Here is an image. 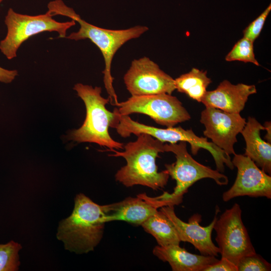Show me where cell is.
I'll return each instance as SVG.
<instances>
[{"label": "cell", "instance_id": "obj_1", "mask_svg": "<svg viewBox=\"0 0 271 271\" xmlns=\"http://www.w3.org/2000/svg\"><path fill=\"white\" fill-rule=\"evenodd\" d=\"M137 137L136 141L124 145L123 152L107 150L114 153L109 156L121 157L126 162L115 174L116 181L127 187L140 185L153 190L164 188L170 176L166 170L158 172L156 161L159 153L164 152L165 143L147 134Z\"/></svg>", "mask_w": 271, "mask_h": 271}, {"label": "cell", "instance_id": "obj_2", "mask_svg": "<svg viewBox=\"0 0 271 271\" xmlns=\"http://www.w3.org/2000/svg\"><path fill=\"white\" fill-rule=\"evenodd\" d=\"M105 223L103 205L79 193L75 198L71 215L59 222L57 237L63 242L66 249L87 253L99 243Z\"/></svg>", "mask_w": 271, "mask_h": 271}, {"label": "cell", "instance_id": "obj_3", "mask_svg": "<svg viewBox=\"0 0 271 271\" xmlns=\"http://www.w3.org/2000/svg\"><path fill=\"white\" fill-rule=\"evenodd\" d=\"M73 89L84 103L86 117L79 128L69 132L68 139L78 143H95L109 150H123L124 144L114 140L109 133L114 113L106 108L110 100L101 96V87L78 83Z\"/></svg>", "mask_w": 271, "mask_h": 271}, {"label": "cell", "instance_id": "obj_4", "mask_svg": "<svg viewBox=\"0 0 271 271\" xmlns=\"http://www.w3.org/2000/svg\"><path fill=\"white\" fill-rule=\"evenodd\" d=\"M113 111L115 115L110 127L115 128L121 137H129L131 134L138 136L145 133L163 143L187 142L190 144L191 152L194 155H196L201 149L209 151L214 160L216 170L219 172H224L225 165L231 170L234 168L229 156L212 142H208L206 137L196 135L191 129L186 130L181 126L158 128L134 121L128 115H120L116 107L114 108Z\"/></svg>", "mask_w": 271, "mask_h": 271}, {"label": "cell", "instance_id": "obj_5", "mask_svg": "<svg viewBox=\"0 0 271 271\" xmlns=\"http://www.w3.org/2000/svg\"><path fill=\"white\" fill-rule=\"evenodd\" d=\"M78 22L80 28L77 32H73L65 38L78 41L89 39L100 50L104 61L105 68L103 82L109 95L111 104L117 105V97L113 86V77L111 73L112 61L117 51L126 42L141 36L148 31L146 26H136L124 30H109L98 27L82 19L76 12L69 17Z\"/></svg>", "mask_w": 271, "mask_h": 271}, {"label": "cell", "instance_id": "obj_6", "mask_svg": "<svg viewBox=\"0 0 271 271\" xmlns=\"http://www.w3.org/2000/svg\"><path fill=\"white\" fill-rule=\"evenodd\" d=\"M164 152L174 153L176 159L175 162L165 165L169 176L176 182L174 191L172 193L164 192L158 196L166 206L180 204L188 189L202 179H212L220 186L227 185L228 179L226 175L198 163L192 158L187 151L186 142L164 144Z\"/></svg>", "mask_w": 271, "mask_h": 271}, {"label": "cell", "instance_id": "obj_7", "mask_svg": "<svg viewBox=\"0 0 271 271\" xmlns=\"http://www.w3.org/2000/svg\"><path fill=\"white\" fill-rule=\"evenodd\" d=\"M48 12L44 14L30 16L18 13L10 8L5 17L7 27L6 37L0 42V50L9 60L17 56L21 45L31 37L44 32H56L59 38H65L67 31L75 25L72 20L59 22L52 18Z\"/></svg>", "mask_w": 271, "mask_h": 271}, {"label": "cell", "instance_id": "obj_8", "mask_svg": "<svg viewBox=\"0 0 271 271\" xmlns=\"http://www.w3.org/2000/svg\"><path fill=\"white\" fill-rule=\"evenodd\" d=\"M116 106L120 115L133 113L150 116L157 123L167 127L189 120L191 116L175 96L167 93L131 96L126 100L118 102Z\"/></svg>", "mask_w": 271, "mask_h": 271}, {"label": "cell", "instance_id": "obj_9", "mask_svg": "<svg viewBox=\"0 0 271 271\" xmlns=\"http://www.w3.org/2000/svg\"><path fill=\"white\" fill-rule=\"evenodd\" d=\"M241 212L239 204L235 203L217 218L213 227L221 257L236 265L241 258L256 252L242 222Z\"/></svg>", "mask_w": 271, "mask_h": 271}, {"label": "cell", "instance_id": "obj_10", "mask_svg": "<svg viewBox=\"0 0 271 271\" xmlns=\"http://www.w3.org/2000/svg\"><path fill=\"white\" fill-rule=\"evenodd\" d=\"M123 81L131 96L172 94L176 89L174 79L147 57L131 62Z\"/></svg>", "mask_w": 271, "mask_h": 271}, {"label": "cell", "instance_id": "obj_11", "mask_svg": "<svg viewBox=\"0 0 271 271\" xmlns=\"http://www.w3.org/2000/svg\"><path fill=\"white\" fill-rule=\"evenodd\" d=\"M200 121L205 126L203 134L207 138L211 139L227 155L235 154L234 145L237 142V135L246 122L240 113L206 107L201 113Z\"/></svg>", "mask_w": 271, "mask_h": 271}, {"label": "cell", "instance_id": "obj_12", "mask_svg": "<svg viewBox=\"0 0 271 271\" xmlns=\"http://www.w3.org/2000/svg\"><path fill=\"white\" fill-rule=\"evenodd\" d=\"M231 162L237 168V176L232 186L223 193V201L227 202L234 198L244 196L271 198L270 175L244 155L234 154Z\"/></svg>", "mask_w": 271, "mask_h": 271}, {"label": "cell", "instance_id": "obj_13", "mask_svg": "<svg viewBox=\"0 0 271 271\" xmlns=\"http://www.w3.org/2000/svg\"><path fill=\"white\" fill-rule=\"evenodd\" d=\"M160 209L173 223L181 241L191 243L202 255L218 256L219 248L211 239L214 225L217 218L216 216L208 226H202L199 224L201 216L198 214L191 217L186 223L176 215L174 206H163Z\"/></svg>", "mask_w": 271, "mask_h": 271}, {"label": "cell", "instance_id": "obj_14", "mask_svg": "<svg viewBox=\"0 0 271 271\" xmlns=\"http://www.w3.org/2000/svg\"><path fill=\"white\" fill-rule=\"evenodd\" d=\"M103 206L106 223L123 221L141 225L158 209L166 205L158 196L151 197L146 193H142L137 197H127L121 201Z\"/></svg>", "mask_w": 271, "mask_h": 271}, {"label": "cell", "instance_id": "obj_15", "mask_svg": "<svg viewBox=\"0 0 271 271\" xmlns=\"http://www.w3.org/2000/svg\"><path fill=\"white\" fill-rule=\"evenodd\" d=\"M256 92L254 85L243 83L234 85L224 80L215 89L207 91L201 102L205 107H213L229 113H240L248 97Z\"/></svg>", "mask_w": 271, "mask_h": 271}, {"label": "cell", "instance_id": "obj_16", "mask_svg": "<svg viewBox=\"0 0 271 271\" xmlns=\"http://www.w3.org/2000/svg\"><path fill=\"white\" fill-rule=\"evenodd\" d=\"M153 253L160 260L168 262L173 271H204L218 260L214 256L190 253L179 245H158L154 248Z\"/></svg>", "mask_w": 271, "mask_h": 271}, {"label": "cell", "instance_id": "obj_17", "mask_svg": "<svg viewBox=\"0 0 271 271\" xmlns=\"http://www.w3.org/2000/svg\"><path fill=\"white\" fill-rule=\"evenodd\" d=\"M265 130L255 118L249 116L241 131L246 143L244 155L267 174H271V144L262 140L260 131Z\"/></svg>", "mask_w": 271, "mask_h": 271}, {"label": "cell", "instance_id": "obj_18", "mask_svg": "<svg viewBox=\"0 0 271 271\" xmlns=\"http://www.w3.org/2000/svg\"><path fill=\"white\" fill-rule=\"evenodd\" d=\"M141 225L154 237L158 245H180L181 241L174 225L160 210L156 212Z\"/></svg>", "mask_w": 271, "mask_h": 271}, {"label": "cell", "instance_id": "obj_19", "mask_svg": "<svg viewBox=\"0 0 271 271\" xmlns=\"http://www.w3.org/2000/svg\"><path fill=\"white\" fill-rule=\"evenodd\" d=\"M175 80L176 89L187 94L191 98L201 102L208 86L211 80L207 76V72L193 68Z\"/></svg>", "mask_w": 271, "mask_h": 271}, {"label": "cell", "instance_id": "obj_20", "mask_svg": "<svg viewBox=\"0 0 271 271\" xmlns=\"http://www.w3.org/2000/svg\"><path fill=\"white\" fill-rule=\"evenodd\" d=\"M21 245L13 240L0 244V271H16L20 264L19 251Z\"/></svg>", "mask_w": 271, "mask_h": 271}, {"label": "cell", "instance_id": "obj_21", "mask_svg": "<svg viewBox=\"0 0 271 271\" xmlns=\"http://www.w3.org/2000/svg\"><path fill=\"white\" fill-rule=\"evenodd\" d=\"M227 61H240L245 63L250 62L257 66L259 64L255 58L253 50V42L243 37L233 46L225 57Z\"/></svg>", "mask_w": 271, "mask_h": 271}, {"label": "cell", "instance_id": "obj_22", "mask_svg": "<svg viewBox=\"0 0 271 271\" xmlns=\"http://www.w3.org/2000/svg\"><path fill=\"white\" fill-rule=\"evenodd\" d=\"M238 271H269L271 265L256 252L241 258L237 264Z\"/></svg>", "mask_w": 271, "mask_h": 271}, {"label": "cell", "instance_id": "obj_23", "mask_svg": "<svg viewBox=\"0 0 271 271\" xmlns=\"http://www.w3.org/2000/svg\"><path fill=\"white\" fill-rule=\"evenodd\" d=\"M270 11V4L264 11L245 29L243 31V37L254 42L260 35Z\"/></svg>", "mask_w": 271, "mask_h": 271}, {"label": "cell", "instance_id": "obj_24", "mask_svg": "<svg viewBox=\"0 0 271 271\" xmlns=\"http://www.w3.org/2000/svg\"><path fill=\"white\" fill-rule=\"evenodd\" d=\"M204 271H238L236 264L225 257L208 266Z\"/></svg>", "mask_w": 271, "mask_h": 271}, {"label": "cell", "instance_id": "obj_25", "mask_svg": "<svg viewBox=\"0 0 271 271\" xmlns=\"http://www.w3.org/2000/svg\"><path fill=\"white\" fill-rule=\"evenodd\" d=\"M18 75L16 70H8L0 67V82L5 83H11Z\"/></svg>", "mask_w": 271, "mask_h": 271}, {"label": "cell", "instance_id": "obj_26", "mask_svg": "<svg viewBox=\"0 0 271 271\" xmlns=\"http://www.w3.org/2000/svg\"><path fill=\"white\" fill-rule=\"evenodd\" d=\"M263 126L265 130H266V133L265 135L264 139L266 142L271 143V123L270 121H266L264 122Z\"/></svg>", "mask_w": 271, "mask_h": 271}, {"label": "cell", "instance_id": "obj_27", "mask_svg": "<svg viewBox=\"0 0 271 271\" xmlns=\"http://www.w3.org/2000/svg\"><path fill=\"white\" fill-rule=\"evenodd\" d=\"M3 0H0V3L3 1Z\"/></svg>", "mask_w": 271, "mask_h": 271}]
</instances>
